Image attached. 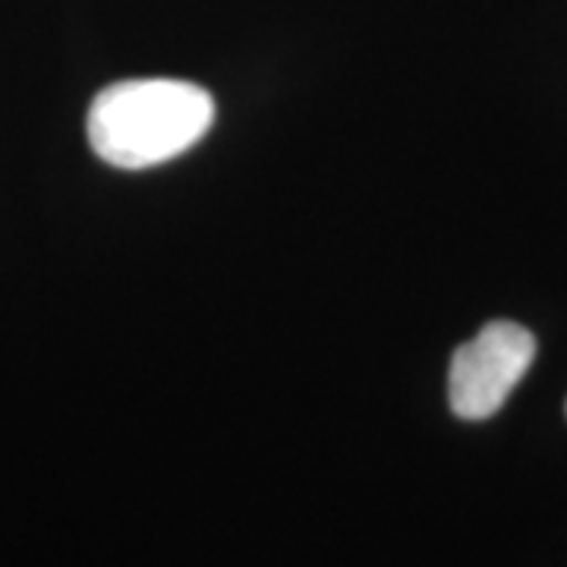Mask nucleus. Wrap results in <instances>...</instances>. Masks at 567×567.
Segmentation results:
<instances>
[{"instance_id": "nucleus-1", "label": "nucleus", "mask_w": 567, "mask_h": 567, "mask_svg": "<svg viewBox=\"0 0 567 567\" xmlns=\"http://www.w3.org/2000/svg\"><path fill=\"white\" fill-rule=\"evenodd\" d=\"M215 123V99L186 80H123L89 107L92 152L111 167L145 171L189 152Z\"/></svg>"}, {"instance_id": "nucleus-2", "label": "nucleus", "mask_w": 567, "mask_h": 567, "mask_svg": "<svg viewBox=\"0 0 567 567\" xmlns=\"http://www.w3.org/2000/svg\"><path fill=\"white\" fill-rule=\"evenodd\" d=\"M536 357V338L524 324L492 322L464 344L447 372V401L461 420H488L511 398Z\"/></svg>"}]
</instances>
